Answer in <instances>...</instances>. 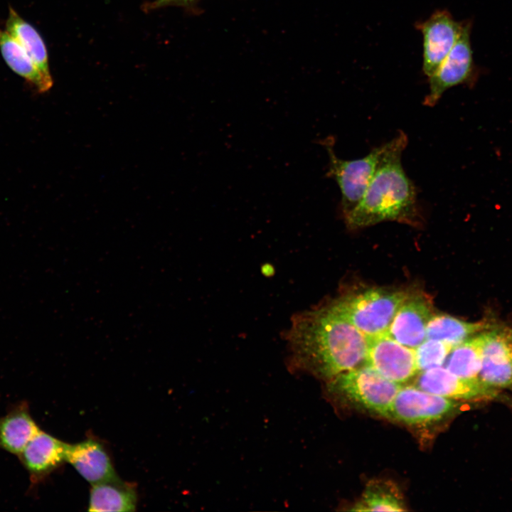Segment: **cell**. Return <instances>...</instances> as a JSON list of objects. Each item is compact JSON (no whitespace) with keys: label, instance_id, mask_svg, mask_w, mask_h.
<instances>
[{"label":"cell","instance_id":"cell-1","mask_svg":"<svg viewBox=\"0 0 512 512\" xmlns=\"http://www.w3.org/2000/svg\"><path fill=\"white\" fill-rule=\"evenodd\" d=\"M284 336L290 370L330 380L366 363L368 338L329 302L294 314Z\"/></svg>","mask_w":512,"mask_h":512},{"label":"cell","instance_id":"cell-2","mask_svg":"<svg viewBox=\"0 0 512 512\" xmlns=\"http://www.w3.org/2000/svg\"><path fill=\"white\" fill-rule=\"evenodd\" d=\"M407 144V137L403 132L383 144L377 169L361 200L344 216L349 228H366L386 220L418 223L415 188L401 163Z\"/></svg>","mask_w":512,"mask_h":512},{"label":"cell","instance_id":"cell-3","mask_svg":"<svg viewBox=\"0 0 512 512\" xmlns=\"http://www.w3.org/2000/svg\"><path fill=\"white\" fill-rule=\"evenodd\" d=\"M410 291L372 287L340 296L329 304L367 338L387 334Z\"/></svg>","mask_w":512,"mask_h":512},{"label":"cell","instance_id":"cell-4","mask_svg":"<svg viewBox=\"0 0 512 512\" xmlns=\"http://www.w3.org/2000/svg\"><path fill=\"white\" fill-rule=\"evenodd\" d=\"M331 393L341 395L352 402L388 417L392 403L401 388L364 363L329 380Z\"/></svg>","mask_w":512,"mask_h":512},{"label":"cell","instance_id":"cell-5","mask_svg":"<svg viewBox=\"0 0 512 512\" xmlns=\"http://www.w3.org/2000/svg\"><path fill=\"white\" fill-rule=\"evenodd\" d=\"M321 142L329 159L326 176L333 178L338 185L342 212L345 216L361 200L375 172L384 145L374 148L363 158L343 160L335 154L333 137H327Z\"/></svg>","mask_w":512,"mask_h":512},{"label":"cell","instance_id":"cell-6","mask_svg":"<svg viewBox=\"0 0 512 512\" xmlns=\"http://www.w3.org/2000/svg\"><path fill=\"white\" fill-rule=\"evenodd\" d=\"M471 23L464 22L462 31L438 70L429 79V92L424 104L432 107L448 89L472 84L476 68L470 41Z\"/></svg>","mask_w":512,"mask_h":512},{"label":"cell","instance_id":"cell-7","mask_svg":"<svg viewBox=\"0 0 512 512\" xmlns=\"http://www.w3.org/2000/svg\"><path fill=\"white\" fill-rule=\"evenodd\" d=\"M464 22L447 10H437L415 27L422 36V71L430 78L439 68L460 36Z\"/></svg>","mask_w":512,"mask_h":512},{"label":"cell","instance_id":"cell-8","mask_svg":"<svg viewBox=\"0 0 512 512\" xmlns=\"http://www.w3.org/2000/svg\"><path fill=\"white\" fill-rule=\"evenodd\" d=\"M365 363L400 385L419 373L415 349L398 343L387 334L368 338Z\"/></svg>","mask_w":512,"mask_h":512},{"label":"cell","instance_id":"cell-9","mask_svg":"<svg viewBox=\"0 0 512 512\" xmlns=\"http://www.w3.org/2000/svg\"><path fill=\"white\" fill-rule=\"evenodd\" d=\"M479 378L494 388L512 387V328L495 326L484 331Z\"/></svg>","mask_w":512,"mask_h":512},{"label":"cell","instance_id":"cell-10","mask_svg":"<svg viewBox=\"0 0 512 512\" xmlns=\"http://www.w3.org/2000/svg\"><path fill=\"white\" fill-rule=\"evenodd\" d=\"M455 402L415 386L400 388L392 403L388 417L417 425L439 420L449 414Z\"/></svg>","mask_w":512,"mask_h":512},{"label":"cell","instance_id":"cell-11","mask_svg":"<svg viewBox=\"0 0 512 512\" xmlns=\"http://www.w3.org/2000/svg\"><path fill=\"white\" fill-rule=\"evenodd\" d=\"M432 315V304L428 297L422 293L410 292L396 312L387 334L415 349L425 341L427 326Z\"/></svg>","mask_w":512,"mask_h":512},{"label":"cell","instance_id":"cell-12","mask_svg":"<svg viewBox=\"0 0 512 512\" xmlns=\"http://www.w3.org/2000/svg\"><path fill=\"white\" fill-rule=\"evenodd\" d=\"M415 385L449 399L479 400L494 397L497 390L480 380H466L439 366L420 371Z\"/></svg>","mask_w":512,"mask_h":512},{"label":"cell","instance_id":"cell-13","mask_svg":"<svg viewBox=\"0 0 512 512\" xmlns=\"http://www.w3.org/2000/svg\"><path fill=\"white\" fill-rule=\"evenodd\" d=\"M68 444L40 430L18 455L33 484L45 479L65 461Z\"/></svg>","mask_w":512,"mask_h":512},{"label":"cell","instance_id":"cell-14","mask_svg":"<svg viewBox=\"0 0 512 512\" xmlns=\"http://www.w3.org/2000/svg\"><path fill=\"white\" fill-rule=\"evenodd\" d=\"M65 461L92 485L117 477L106 449L94 439L68 444Z\"/></svg>","mask_w":512,"mask_h":512},{"label":"cell","instance_id":"cell-15","mask_svg":"<svg viewBox=\"0 0 512 512\" xmlns=\"http://www.w3.org/2000/svg\"><path fill=\"white\" fill-rule=\"evenodd\" d=\"M40 430L28 405L21 402L0 417V448L18 456Z\"/></svg>","mask_w":512,"mask_h":512},{"label":"cell","instance_id":"cell-16","mask_svg":"<svg viewBox=\"0 0 512 512\" xmlns=\"http://www.w3.org/2000/svg\"><path fill=\"white\" fill-rule=\"evenodd\" d=\"M136 504L135 487L118 477L92 485L90 511H134Z\"/></svg>","mask_w":512,"mask_h":512},{"label":"cell","instance_id":"cell-17","mask_svg":"<svg viewBox=\"0 0 512 512\" xmlns=\"http://www.w3.org/2000/svg\"><path fill=\"white\" fill-rule=\"evenodd\" d=\"M0 50L9 68L33 85L40 92L50 89L53 80L46 78L19 43L6 30L0 29Z\"/></svg>","mask_w":512,"mask_h":512},{"label":"cell","instance_id":"cell-18","mask_svg":"<svg viewBox=\"0 0 512 512\" xmlns=\"http://www.w3.org/2000/svg\"><path fill=\"white\" fill-rule=\"evenodd\" d=\"M493 327V324L485 321L468 322L446 314H433L427 326L426 339L437 340L454 346Z\"/></svg>","mask_w":512,"mask_h":512},{"label":"cell","instance_id":"cell-19","mask_svg":"<svg viewBox=\"0 0 512 512\" xmlns=\"http://www.w3.org/2000/svg\"><path fill=\"white\" fill-rule=\"evenodd\" d=\"M6 31L19 43L40 71L46 78L52 79L48 65V53L41 36L11 6L6 21Z\"/></svg>","mask_w":512,"mask_h":512},{"label":"cell","instance_id":"cell-20","mask_svg":"<svg viewBox=\"0 0 512 512\" xmlns=\"http://www.w3.org/2000/svg\"><path fill=\"white\" fill-rule=\"evenodd\" d=\"M484 331L454 346L445 361V367L455 375L466 380H480Z\"/></svg>","mask_w":512,"mask_h":512},{"label":"cell","instance_id":"cell-21","mask_svg":"<svg viewBox=\"0 0 512 512\" xmlns=\"http://www.w3.org/2000/svg\"><path fill=\"white\" fill-rule=\"evenodd\" d=\"M353 511H403L402 496L392 481L373 480L366 486L359 501L351 509Z\"/></svg>","mask_w":512,"mask_h":512},{"label":"cell","instance_id":"cell-22","mask_svg":"<svg viewBox=\"0 0 512 512\" xmlns=\"http://www.w3.org/2000/svg\"><path fill=\"white\" fill-rule=\"evenodd\" d=\"M453 347L437 340L425 339L415 349L419 372L442 366Z\"/></svg>","mask_w":512,"mask_h":512},{"label":"cell","instance_id":"cell-23","mask_svg":"<svg viewBox=\"0 0 512 512\" xmlns=\"http://www.w3.org/2000/svg\"><path fill=\"white\" fill-rule=\"evenodd\" d=\"M177 0H156L151 5V8L160 7L169 4L171 3L176 2Z\"/></svg>","mask_w":512,"mask_h":512},{"label":"cell","instance_id":"cell-24","mask_svg":"<svg viewBox=\"0 0 512 512\" xmlns=\"http://www.w3.org/2000/svg\"><path fill=\"white\" fill-rule=\"evenodd\" d=\"M192 1H193V0H177L176 2H179L181 4L182 3L186 4V3L191 2Z\"/></svg>","mask_w":512,"mask_h":512}]
</instances>
